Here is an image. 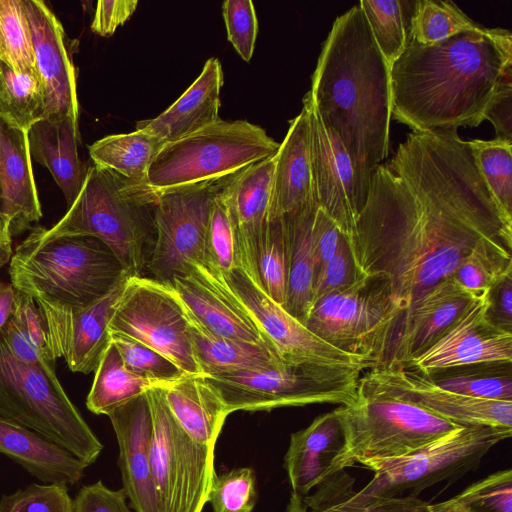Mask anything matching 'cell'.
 Returning a JSON list of instances; mask_svg holds the SVG:
<instances>
[{
	"label": "cell",
	"instance_id": "1f68e13d",
	"mask_svg": "<svg viewBox=\"0 0 512 512\" xmlns=\"http://www.w3.org/2000/svg\"><path fill=\"white\" fill-rule=\"evenodd\" d=\"M316 202L299 212L282 217L285 220L289 265L284 309L305 325L312 307L313 285L318 268L312 240V223Z\"/></svg>",
	"mask_w": 512,
	"mask_h": 512
},
{
	"label": "cell",
	"instance_id": "680465c9",
	"mask_svg": "<svg viewBox=\"0 0 512 512\" xmlns=\"http://www.w3.org/2000/svg\"><path fill=\"white\" fill-rule=\"evenodd\" d=\"M489 316L498 326L512 331V274L506 276L490 291Z\"/></svg>",
	"mask_w": 512,
	"mask_h": 512
},
{
	"label": "cell",
	"instance_id": "60d3db41",
	"mask_svg": "<svg viewBox=\"0 0 512 512\" xmlns=\"http://www.w3.org/2000/svg\"><path fill=\"white\" fill-rule=\"evenodd\" d=\"M0 61L17 73L38 72L22 0H0Z\"/></svg>",
	"mask_w": 512,
	"mask_h": 512
},
{
	"label": "cell",
	"instance_id": "681fc988",
	"mask_svg": "<svg viewBox=\"0 0 512 512\" xmlns=\"http://www.w3.org/2000/svg\"><path fill=\"white\" fill-rule=\"evenodd\" d=\"M227 38L239 56L250 61L258 33V21L250 0H226L222 4Z\"/></svg>",
	"mask_w": 512,
	"mask_h": 512
},
{
	"label": "cell",
	"instance_id": "db71d44e",
	"mask_svg": "<svg viewBox=\"0 0 512 512\" xmlns=\"http://www.w3.org/2000/svg\"><path fill=\"white\" fill-rule=\"evenodd\" d=\"M317 512H436V507L416 496H401L373 498L356 504L340 502Z\"/></svg>",
	"mask_w": 512,
	"mask_h": 512
},
{
	"label": "cell",
	"instance_id": "277c9868",
	"mask_svg": "<svg viewBox=\"0 0 512 512\" xmlns=\"http://www.w3.org/2000/svg\"><path fill=\"white\" fill-rule=\"evenodd\" d=\"M158 193L92 163L65 215L51 228L35 227L28 237L47 241L67 236L101 240L130 276H142L155 240Z\"/></svg>",
	"mask_w": 512,
	"mask_h": 512
},
{
	"label": "cell",
	"instance_id": "7402d4cb",
	"mask_svg": "<svg viewBox=\"0 0 512 512\" xmlns=\"http://www.w3.org/2000/svg\"><path fill=\"white\" fill-rule=\"evenodd\" d=\"M107 416L119 446L118 465L126 497L135 512H163L151 469L153 421L146 392Z\"/></svg>",
	"mask_w": 512,
	"mask_h": 512
},
{
	"label": "cell",
	"instance_id": "f35d334b",
	"mask_svg": "<svg viewBox=\"0 0 512 512\" xmlns=\"http://www.w3.org/2000/svg\"><path fill=\"white\" fill-rule=\"evenodd\" d=\"M289 245L284 218L268 224L255 252L256 283L277 304L284 307L287 291Z\"/></svg>",
	"mask_w": 512,
	"mask_h": 512
},
{
	"label": "cell",
	"instance_id": "b9f144b4",
	"mask_svg": "<svg viewBox=\"0 0 512 512\" xmlns=\"http://www.w3.org/2000/svg\"><path fill=\"white\" fill-rule=\"evenodd\" d=\"M405 1L361 0V7L373 38L388 66L401 56L408 45V19Z\"/></svg>",
	"mask_w": 512,
	"mask_h": 512
},
{
	"label": "cell",
	"instance_id": "d6a6232c",
	"mask_svg": "<svg viewBox=\"0 0 512 512\" xmlns=\"http://www.w3.org/2000/svg\"><path fill=\"white\" fill-rule=\"evenodd\" d=\"M185 309V308H184ZM195 361L203 376L270 368L283 360L270 348L215 336L185 309Z\"/></svg>",
	"mask_w": 512,
	"mask_h": 512
},
{
	"label": "cell",
	"instance_id": "7bdbcfd3",
	"mask_svg": "<svg viewBox=\"0 0 512 512\" xmlns=\"http://www.w3.org/2000/svg\"><path fill=\"white\" fill-rule=\"evenodd\" d=\"M435 506L437 512H512V471L490 474Z\"/></svg>",
	"mask_w": 512,
	"mask_h": 512
},
{
	"label": "cell",
	"instance_id": "9a60e30c",
	"mask_svg": "<svg viewBox=\"0 0 512 512\" xmlns=\"http://www.w3.org/2000/svg\"><path fill=\"white\" fill-rule=\"evenodd\" d=\"M220 274L229 292L284 362L349 367L362 371L376 366L369 360L337 349L315 335L272 300L242 267L228 274Z\"/></svg>",
	"mask_w": 512,
	"mask_h": 512
},
{
	"label": "cell",
	"instance_id": "ee69618b",
	"mask_svg": "<svg viewBox=\"0 0 512 512\" xmlns=\"http://www.w3.org/2000/svg\"><path fill=\"white\" fill-rule=\"evenodd\" d=\"M511 252L497 247L478 248L460 262L452 277L473 296L485 295L512 274Z\"/></svg>",
	"mask_w": 512,
	"mask_h": 512
},
{
	"label": "cell",
	"instance_id": "44dd1931",
	"mask_svg": "<svg viewBox=\"0 0 512 512\" xmlns=\"http://www.w3.org/2000/svg\"><path fill=\"white\" fill-rule=\"evenodd\" d=\"M29 20L36 67L45 92L44 118L79 122L76 73L64 28L42 0H22Z\"/></svg>",
	"mask_w": 512,
	"mask_h": 512
},
{
	"label": "cell",
	"instance_id": "ffe728a7",
	"mask_svg": "<svg viewBox=\"0 0 512 512\" xmlns=\"http://www.w3.org/2000/svg\"><path fill=\"white\" fill-rule=\"evenodd\" d=\"M372 368L406 399L445 420L461 426L512 428V401L475 398L445 390L428 375L395 360Z\"/></svg>",
	"mask_w": 512,
	"mask_h": 512
},
{
	"label": "cell",
	"instance_id": "d590c367",
	"mask_svg": "<svg viewBox=\"0 0 512 512\" xmlns=\"http://www.w3.org/2000/svg\"><path fill=\"white\" fill-rule=\"evenodd\" d=\"M44 112L45 92L39 73H17L0 61V117L28 131L44 118Z\"/></svg>",
	"mask_w": 512,
	"mask_h": 512
},
{
	"label": "cell",
	"instance_id": "836d02e7",
	"mask_svg": "<svg viewBox=\"0 0 512 512\" xmlns=\"http://www.w3.org/2000/svg\"><path fill=\"white\" fill-rule=\"evenodd\" d=\"M164 144L140 130L105 136L88 147L92 162L121 177L147 183L151 163Z\"/></svg>",
	"mask_w": 512,
	"mask_h": 512
},
{
	"label": "cell",
	"instance_id": "8d00e7d4",
	"mask_svg": "<svg viewBox=\"0 0 512 512\" xmlns=\"http://www.w3.org/2000/svg\"><path fill=\"white\" fill-rule=\"evenodd\" d=\"M511 364L462 366L437 371L428 376L437 386L451 392L475 398L512 401Z\"/></svg>",
	"mask_w": 512,
	"mask_h": 512
},
{
	"label": "cell",
	"instance_id": "f1b7e54d",
	"mask_svg": "<svg viewBox=\"0 0 512 512\" xmlns=\"http://www.w3.org/2000/svg\"><path fill=\"white\" fill-rule=\"evenodd\" d=\"M0 453L45 484L75 485L88 467L45 436L1 415Z\"/></svg>",
	"mask_w": 512,
	"mask_h": 512
},
{
	"label": "cell",
	"instance_id": "ac0fdd59",
	"mask_svg": "<svg viewBox=\"0 0 512 512\" xmlns=\"http://www.w3.org/2000/svg\"><path fill=\"white\" fill-rule=\"evenodd\" d=\"M303 106L309 117L314 200L349 240L358 215L352 160L338 136L322 121L307 94Z\"/></svg>",
	"mask_w": 512,
	"mask_h": 512
},
{
	"label": "cell",
	"instance_id": "7a4b0ae2",
	"mask_svg": "<svg viewBox=\"0 0 512 512\" xmlns=\"http://www.w3.org/2000/svg\"><path fill=\"white\" fill-rule=\"evenodd\" d=\"M390 75L392 117L412 131L477 127L512 82V34L480 26L430 46L408 42Z\"/></svg>",
	"mask_w": 512,
	"mask_h": 512
},
{
	"label": "cell",
	"instance_id": "8992f818",
	"mask_svg": "<svg viewBox=\"0 0 512 512\" xmlns=\"http://www.w3.org/2000/svg\"><path fill=\"white\" fill-rule=\"evenodd\" d=\"M8 271L16 290L65 310L86 308L129 274L108 246L91 236L47 241L27 236Z\"/></svg>",
	"mask_w": 512,
	"mask_h": 512
},
{
	"label": "cell",
	"instance_id": "11a10c76",
	"mask_svg": "<svg viewBox=\"0 0 512 512\" xmlns=\"http://www.w3.org/2000/svg\"><path fill=\"white\" fill-rule=\"evenodd\" d=\"M136 0H100L96 4L91 30L103 37L111 36L134 13Z\"/></svg>",
	"mask_w": 512,
	"mask_h": 512
},
{
	"label": "cell",
	"instance_id": "9c48e42d",
	"mask_svg": "<svg viewBox=\"0 0 512 512\" xmlns=\"http://www.w3.org/2000/svg\"><path fill=\"white\" fill-rule=\"evenodd\" d=\"M405 314L385 280L358 277L313 304L305 326L348 354L385 362Z\"/></svg>",
	"mask_w": 512,
	"mask_h": 512
},
{
	"label": "cell",
	"instance_id": "6da1fadb",
	"mask_svg": "<svg viewBox=\"0 0 512 512\" xmlns=\"http://www.w3.org/2000/svg\"><path fill=\"white\" fill-rule=\"evenodd\" d=\"M346 241L357 276L385 280L406 312L476 249L512 251V224L468 141L457 131H412L373 173Z\"/></svg>",
	"mask_w": 512,
	"mask_h": 512
},
{
	"label": "cell",
	"instance_id": "91938a15",
	"mask_svg": "<svg viewBox=\"0 0 512 512\" xmlns=\"http://www.w3.org/2000/svg\"><path fill=\"white\" fill-rule=\"evenodd\" d=\"M0 333L7 349L16 359L30 364L47 361L38 348L16 328L10 319Z\"/></svg>",
	"mask_w": 512,
	"mask_h": 512
},
{
	"label": "cell",
	"instance_id": "4316f807",
	"mask_svg": "<svg viewBox=\"0 0 512 512\" xmlns=\"http://www.w3.org/2000/svg\"><path fill=\"white\" fill-rule=\"evenodd\" d=\"M224 75L220 61L209 58L192 85L164 112L155 118L138 121L143 131L164 145L209 127L221 118L220 92Z\"/></svg>",
	"mask_w": 512,
	"mask_h": 512
},
{
	"label": "cell",
	"instance_id": "6125c7cd",
	"mask_svg": "<svg viewBox=\"0 0 512 512\" xmlns=\"http://www.w3.org/2000/svg\"><path fill=\"white\" fill-rule=\"evenodd\" d=\"M11 239L8 224L0 212V268L12 257Z\"/></svg>",
	"mask_w": 512,
	"mask_h": 512
},
{
	"label": "cell",
	"instance_id": "5bb4252c",
	"mask_svg": "<svg viewBox=\"0 0 512 512\" xmlns=\"http://www.w3.org/2000/svg\"><path fill=\"white\" fill-rule=\"evenodd\" d=\"M109 332L131 337L172 360L186 374H200L194 358L184 306L167 284L130 276Z\"/></svg>",
	"mask_w": 512,
	"mask_h": 512
},
{
	"label": "cell",
	"instance_id": "bcb514c9",
	"mask_svg": "<svg viewBox=\"0 0 512 512\" xmlns=\"http://www.w3.org/2000/svg\"><path fill=\"white\" fill-rule=\"evenodd\" d=\"M122 360L131 372L153 385L174 381L186 373L172 360L153 348L118 332H110Z\"/></svg>",
	"mask_w": 512,
	"mask_h": 512
},
{
	"label": "cell",
	"instance_id": "e0dca14e",
	"mask_svg": "<svg viewBox=\"0 0 512 512\" xmlns=\"http://www.w3.org/2000/svg\"><path fill=\"white\" fill-rule=\"evenodd\" d=\"M129 274L96 302L79 310H65L35 300L48 329L56 359L63 357L72 372L95 371L111 343L109 324Z\"/></svg>",
	"mask_w": 512,
	"mask_h": 512
},
{
	"label": "cell",
	"instance_id": "ab89813d",
	"mask_svg": "<svg viewBox=\"0 0 512 512\" xmlns=\"http://www.w3.org/2000/svg\"><path fill=\"white\" fill-rule=\"evenodd\" d=\"M477 169L505 219L512 224V141H468Z\"/></svg>",
	"mask_w": 512,
	"mask_h": 512
},
{
	"label": "cell",
	"instance_id": "e575fe53",
	"mask_svg": "<svg viewBox=\"0 0 512 512\" xmlns=\"http://www.w3.org/2000/svg\"><path fill=\"white\" fill-rule=\"evenodd\" d=\"M94 372L95 376L86 399V406L97 415H108L153 386L147 379L127 369L112 342Z\"/></svg>",
	"mask_w": 512,
	"mask_h": 512
},
{
	"label": "cell",
	"instance_id": "2e32d148",
	"mask_svg": "<svg viewBox=\"0 0 512 512\" xmlns=\"http://www.w3.org/2000/svg\"><path fill=\"white\" fill-rule=\"evenodd\" d=\"M490 306V292L475 297L433 345L402 364L429 375L462 366L512 363V331L491 320Z\"/></svg>",
	"mask_w": 512,
	"mask_h": 512
},
{
	"label": "cell",
	"instance_id": "816d5d0a",
	"mask_svg": "<svg viewBox=\"0 0 512 512\" xmlns=\"http://www.w3.org/2000/svg\"><path fill=\"white\" fill-rule=\"evenodd\" d=\"M10 320L38 348L43 357L55 365L56 357L45 320L29 294L16 290L14 311Z\"/></svg>",
	"mask_w": 512,
	"mask_h": 512
},
{
	"label": "cell",
	"instance_id": "484cf974",
	"mask_svg": "<svg viewBox=\"0 0 512 512\" xmlns=\"http://www.w3.org/2000/svg\"><path fill=\"white\" fill-rule=\"evenodd\" d=\"M343 449L344 435L335 409L291 434L284 457L291 495L303 498L339 472L337 463Z\"/></svg>",
	"mask_w": 512,
	"mask_h": 512
},
{
	"label": "cell",
	"instance_id": "94428289",
	"mask_svg": "<svg viewBox=\"0 0 512 512\" xmlns=\"http://www.w3.org/2000/svg\"><path fill=\"white\" fill-rule=\"evenodd\" d=\"M15 295L16 289L13 285L0 278V330L13 314Z\"/></svg>",
	"mask_w": 512,
	"mask_h": 512
},
{
	"label": "cell",
	"instance_id": "d4e9b609",
	"mask_svg": "<svg viewBox=\"0 0 512 512\" xmlns=\"http://www.w3.org/2000/svg\"><path fill=\"white\" fill-rule=\"evenodd\" d=\"M275 156L236 174L223 192L236 231L239 266L255 281V252L269 221Z\"/></svg>",
	"mask_w": 512,
	"mask_h": 512
},
{
	"label": "cell",
	"instance_id": "4fadbf2b",
	"mask_svg": "<svg viewBox=\"0 0 512 512\" xmlns=\"http://www.w3.org/2000/svg\"><path fill=\"white\" fill-rule=\"evenodd\" d=\"M238 174V173H237ZM236 174L158 193L155 240L146 268L155 280L169 282L204 260L205 236L215 199Z\"/></svg>",
	"mask_w": 512,
	"mask_h": 512
},
{
	"label": "cell",
	"instance_id": "9f6ffc18",
	"mask_svg": "<svg viewBox=\"0 0 512 512\" xmlns=\"http://www.w3.org/2000/svg\"><path fill=\"white\" fill-rule=\"evenodd\" d=\"M342 236L336 223L317 207L312 223V240L317 258V270L335 254Z\"/></svg>",
	"mask_w": 512,
	"mask_h": 512
},
{
	"label": "cell",
	"instance_id": "7dc6e473",
	"mask_svg": "<svg viewBox=\"0 0 512 512\" xmlns=\"http://www.w3.org/2000/svg\"><path fill=\"white\" fill-rule=\"evenodd\" d=\"M257 499L256 477L249 467L215 474L207 497L213 512H252Z\"/></svg>",
	"mask_w": 512,
	"mask_h": 512
},
{
	"label": "cell",
	"instance_id": "f5cc1de1",
	"mask_svg": "<svg viewBox=\"0 0 512 512\" xmlns=\"http://www.w3.org/2000/svg\"><path fill=\"white\" fill-rule=\"evenodd\" d=\"M123 489L112 490L101 481L83 486L72 502V512H131Z\"/></svg>",
	"mask_w": 512,
	"mask_h": 512
},
{
	"label": "cell",
	"instance_id": "5b68a950",
	"mask_svg": "<svg viewBox=\"0 0 512 512\" xmlns=\"http://www.w3.org/2000/svg\"><path fill=\"white\" fill-rule=\"evenodd\" d=\"M335 411L344 435L338 471L356 463L372 470L465 427L406 399L383 382L373 368L361 374L355 401Z\"/></svg>",
	"mask_w": 512,
	"mask_h": 512
},
{
	"label": "cell",
	"instance_id": "7c38bea8",
	"mask_svg": "<svg viewBox=\"0 0 512 512\" xmlns=\"http://www.w3.org/2000/svg\"><path fill=\"white\" fill-rule=\"evenodd\" d=\"M146 395L153 421L151 469L163 512H202L216 474L214 449L186 434L158 386Z\"/></svg>",
	"mask_w": 512,
	"mask_h": 512
},
{
	"label": "cell",
	"instance_id": "603a6c76",
	"mask_svg": "<svg viewBox=\"0 0 512 512\" xmlns=\"http://www.w3.org/2000/svg\"><path fill=\"white\" fill-rule=\"evenodd\" d=\"M474 298L452 276L436 284L405 312L387 360L404 363L425 352Z\"/></svg>",
	"mask_w": 512,
	"mask_h": 512
},
{
	"label": "cell",
	"instance_id": "d6986e66",
	"mask_svg": "<svg viewBox=\"0 0 512 512\" xmlns=\"http://www.w3.org/2000/svg\"><path fill=\"white\" fill-rule=\"evenodd\" d=\"M167 284L209 333L270 348L250 315L227 289L221 274L204 262L192 263L188 272L174 276Z\"/></svg>",
	"mask_w": 512,
	"mask_h": 512
},
{
	"label": "cell",
	"instance_id": "83f0119b",
	"mask_svg": "<svg viewBox=\"0 0 512 512\" xmlns=\"http://www.w3.org/2000/svg\"><path fill=\"white\" fill-rule=\"evenodd\" d=\"M312 202L309 117L303 106L275 156L269 220L291 216Z\"/></svg>",
	"mask_w": 512,
	"mask_h": 512
},
{
	"label": "cell",
	"instance_id": "f907efd6",
	"mask_svg": "<svg viewBox=\"0 0 512 512\" xmlns=\"http://www.w3.org/2000/svg\"><path fill=\"white\" fill-rule=\"evenodd\" d=\"M357 278L349 245L342 234L334 256L316 272L312 306L323 297L350 286Z\"/></svg>",
	"mask_w": 512,
	"mask_h": 512
},
{
	"label": "cell",
	"instance_id": "52a82bcc",
	"mask_svg": "<svg viewBox=\"0 0 512 512\" xmlns=\"http://www.w3.org/2000/svg\"><path fill=\"white\" fill-rule=\"evenodd\" d=\"M0 415L45 436L88 466L103 449L60 384L55 365L16 359L1 333Z\"/></svg>",
	"mask_w": 512,
	"mask_h": 512
},
{
	"label": "cell",
	"instance_id": "cb8c5ba5",
	"mask_svg": "<svg viewBox=\"0 0 512 512\" xmlns=\"http://www.w3.org/2000/svg\"><path fill=\"white\" fill-rule=\"evenodd\" d=\"M0 212L11 237L42 217L27 131L0 117Z\"/></svg>",
	"mask_w": 512,
	"mask_h": 512
},
{
	"label": "cell",
	"instance_id": "ba28073f",
	"mask_svg": "<svg viewBox=\"0 0 512 512\" xmlns=\"http://www.w3.org/2000/svg\"><path fill=\"white\" fill-rule=\"evenodd\" d=\"M280 143L247 120H219L165 144L151 163L147 184L156 193L234 175L274 156Z\"/></svg>",
	"mask_w": 512,
	"mask_h": 512
},
{
	"label": "cell",
	"instance_id": "8fae6325",
	"mask_svg": "<svg viewBox=\"0 0 512 512\" xmlns=\"http://www.w3.org/2000/svg\"><path fill=\"white\" fill-rule=\"evenodd\" d=\"M512 428L465 426L420 450L375 466L373 478L344 500L356 504L373 498L416 496L445 480L455 481L475 470L499 442L510 438ZM340 503V502H339Z\"/></svg>",
	"mask_w": 512,
	"mask_h": 512
},
{
	"label": "cell",
	"instance_id": "3957f363",
	"mask_svg": "<svg viewBox=\"0 0 512 512\" xmlns=\"http://www.w3.org/2000/svg\"><path fill=\"white\" fill-rule=\"evenodd\" d=\"M390 71L361 7L355 5L334 21L307 92L352 160L358 214L372 175L389 152Z\"/></svg>",
	"mask_w": 512,
	"mask_h": 512
},
{
	"label": "cell",
	"instance_id": "74e56055",
	"mask_svg": "<svg viewBox=\"0 0 512 512\" xmlns=\"http://www.w3.org/2000/svg\"><path fill=\"white\" fill-rule=\"evenodd\" d=\"M411 5L408 40L418 45H434L481 26L452 1L418 0Z\"/></svg>",
	"mask_w": 512,
	"mask_h": 512
},
{
	"label": "cell",
	"instance_id": "f6af8a7d",
	"mask_svg": "<svg viewBox=\"0 0 512 512\" xmlns=\"http://www.w3.org/2000/svg\"><path fill=\"white\" fill-rule=\"evenodd\" d=\"M224 190L215 199L210 212L202 262L228 274L239 267V249L235 227L223 197Z\"/></svg>",
	"mask_w": 512,
	"mask_h": 512
},
{
	"label": "cell",
	"instance_id": "6f0895ef",
	"mask_svg": "<svg viewBox=\"0 0 512 512\" xmlns=\"http://www.w3.org/2000/svg\"><path fill=\"white\" fill-rule=\"evenodd\" d=\"M484 120L492 123L496 138L512 141V82L501 86L491 99Z\"/></svg>",
	"mask_w": 512,
	"mask_h": 512
},
{
	"label": "cell",
	"instance_id": "c3c4849f",
	"mask_svg": "<svg viewBox=\"0 0 512 512\" xmlns=\"http://www.w3.org/2000/svg\"><path fill=\"white\" fill-rule=\"evenodd\" d=\"M64 483H33L0 498V512H72Z\"/></svg>",
	"mask_w": 512,
	"mask_h": 512
},
{
	"label": "cell",
	"instance_id": "4dcf8cb0",
	"mask_svg": "<svg viewBox=\"0 0 512 512\" xmlns=\"http://www.w3.org/2000/svg\"><path fill=\"white\" fill-rule=\"evenodd\" d=\"M175 420L195 442L215 449L229 415L216 388L199 374H186L174 381L155 384Z\"/></svg>",
	"mask_w": 512,
	"mask_h": 512
},
{
	"label": "cell",
	"instance_id": "f546056e",
	"mask_svg": "<svg viewBox=\"0 0 512 512\" xmlns=\"http://www.w3.org/2000/svg\"><path fill=\"white\" fill-rule=\"evenodd\" d=\"M31 158L47 168L69 208L83 186L87 168L78 153L79 122L42 118L27 131Z\"/></svg>",
	"mask_w": 512,
	"mask_h": 512
},
{
	"label": "cell",
	"instance_id": "30bf717a",
	"mask_svg": "<svg viewBox=\"0 0 512 512\" xmlns=\"http://www.w3.org/2000/svg\"><path fill=\"white\" fill-rule=\"evenodd\" d=\"M364 371L349 367L280 362L270 368L204 376L229 414L311 404L349 405Z\"/></svg>",
	"mask_w": 512,
	"mask_h": 512
}]
</instances>
